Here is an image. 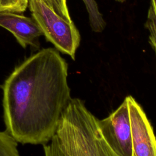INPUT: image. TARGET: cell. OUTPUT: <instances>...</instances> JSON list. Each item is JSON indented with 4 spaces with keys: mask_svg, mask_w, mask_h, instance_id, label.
<instances>
[{
    "mask_svg": "<svg viewBox=\"0 0 156 156\" xmlns=\"http://www.w3.org/2000/svg\"><path fill=\"white\" fill-rule=\"evenodd\" d=\"M102 136L118 156H132V133L126 98L107 117L98 119Z\"/></svg>",
    "mask_w": 156,
    "mask_h": 156,
    "instance_id": "obj_4",
    "label": "cell"
},
{
    "mask_svg": "<svg viewBox=\"0 0 156 156\" xmlns=\"http://www.w3.org/2000/svg\"><path fill=\"white\" fill-rule=\"evenodd\" d=\"M127 100L132 133V156H156V137L144 110L130 95Z\"/></svg>",
    "mask_w": 156,
    "mask_h": 156,
    "instance_id": "obj_5",
    "label": "cell"
},
{
    "mask_svg": "<svg viewBox=\"0 0 156 156\" xmlns=\"http://www.w3.org/2000/svg\"><path fill=\"white\" fill-rule=\"evenodd\" d=\"M28 6L46 40L74 60L81 37L73 21L62 18L42 0H29Z\"/></svg>",
    "mask_w": 156,
    "mask_h": 156,
    "instance_id": "obj_3",
    "label": "cell"
},
{
    "mask_svg": "<svg viewBox=\"0 0 156 156\" xmlns=\"http://www.w3.org/2000/svg\"><path fill=\"white\" fill-rule=\"evenodd\" d=\"M18 142L6 130L0 131V156H20Z\"/></svg>",
    "mask_w": 156,
    "mask_h": 156,
    "instance_id": "obj_9",
    "label": "cell"
},
{
    "mask_svg": "<svg viewBox=\"0 0 156 156\" xmlns=\"http://www.w3.org/2000/svg\"><path fill=\"white\" fill-rule=\"evenodd\" d=\"M0 26L9 31L23 48L28 45L38 47V38L43 35V32L33 18L15 12L1 11Z\"/></svg>",
    "mask_w": 156,
    "mask_h": 156,
    "instance_id": "obj_6",
    "label": "cell"
},
{
    "mask_svg": "<svg viewBox=\"0 0 156 156\" xmlns=\"http://www.w3.org/2000/svg\"><path fill=\"white\" fill-rule=\"evenodd\" d=\"M47 5L51 8L56 13L64 20L73 21L67 6L66 0H42Z\"/></svg>",
    "mask_w": 156,
    "mask_h": 156,
    "instance_id": "obj_11",
    "label": "cell"
},
{
    "mask_svg": "<svg viewBox=\"0 0 156 156\" xmlns=\"http://www.w3.org/2000/svg\"><path fill=\"white\" fill-rule=\"evenodd\" d=\"M115 1L118 2H120V3H123L126 1V0H115Z\"/></svg>",
    "mask_w": 156,
    "mask_h": 156,
    "instance_id": "obj_12",
    "label": "cell"
},
{
    "mask_svg": "<svg viewBox=\"0 0 156 156\" xmlns=\"http://www.w3.org/2000/svg\"><path fill=\"white\" fill-rule=\"evenodd\" d=\"M44 156H118L102 135L98 119L79 98H71Z\"/></svg>",
    "mask_w": 156,
    "mask_h": 156,
    "instance_id": "obj_2",
    "label": "cell"
},
{
    "mask_svg": "<svg viewBox=\"0 0 156 156\" xmlns=\"http://www.w3.org/2000/svg\"><path fill=\"white\" fill-rule=\"evenodd\" d=\"M68 65L56 49H42L16 66L1 85L6 131L23 144H46L71 99Z\"/></svg>",
    "mask_w": 156,
    "mask_h": 156,
    "instance_id": "obj_1",
    "label": "cell"
},
{
    "mask_svg": "<svg viewBox=\"0 0 156 156\" xmlns=\"http://www.w3.org/2000/svg\"><path fill=\"white\" fill-rule=\"evenodd\" d=\"M88 14L89 23L93 32L100 33L105 28L106 22L95 0H82Z\"/></svg>",
    "mask_w": 156,
    "mask_h": 156,
    "instance_id": "obj_7",
    "label": "cell"
},
{
    "mask_svg": "<svg viewBox=\"0 0 156 156\" xmlns=\"http://www.w3.org/2000/svg\"><path fill=\"white\" fill-rule=\"evenodd\" d=\"M29 0H0V12L23 13L28 6Z\"/></svg>",
    "mask_w": 156,
    "mask_h": 156,
    "instance_id": "obj_10",
    "label": "cell"
},
{
    "mask_svg": "<svg viewBox=\"0 0 156 156\" xmlns=\"http://www.w3.org/2000/svg\"><path fill=\"white\" fill-rule=\"evenodd\" d=\"M144 27L149 32V43L156 56V0L149 1Z\"/></svg>",
    "mask_w": 156,
    "mask_h": 156,
    "instance_id": "obj_8",
    "label": "cell"
}]
</instances>
